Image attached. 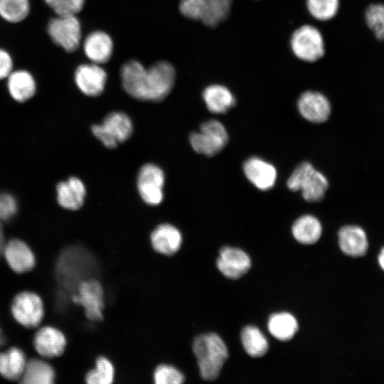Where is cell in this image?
<instances>
[{
    "instance_id": "obj_1",
    "label": "cell",
    "mask_w": 384,
    "mask_h": 384,
    "mask_svg": "<svg viewBox=\"0 0 384 384\" xmlns=\"http://www.w3.org/2000/svg\"><path fill=\"white\" fill-rule=\"evenodd\" d=\"M120 76L123 88L130 96L139 100L159 102L173 89L176 71L167 61H159L146 68L138 60H132L123 65Z\"/></svg>"
},
{
    "instance_id": "obj_2",
    "label": "cell",
    "mask_w": 384,
    "mask_h": 384,
    "mask_svg": "<svg viewBox=\"0 0 384 384\" xmlns=\"http://www.w3.org/2000/svg\"><path fill=\"white\" fill-rule=\"evenodd\" d=\"M201 378L215 380L228 358V348L216 334L209 333L196 336L192 344Z\"/></svg>"
},
{
    "instance_id": "obj_3",
    "label": "cell",
    "mask_w": 384,
    "mask_h": 384,
    "mask_svg": "<svg viewBox=\"0 0 384 384\" xmlns=\"http://www.w3.org/2000/svg\"><path fill=\"white\" fill-rule=\"evenodd\" d=\"M287 186L290 191H300L305 201L319 202L324 197L329 182L324 174L309 162L304 161L294 169L287 181Z\"/></svg>"
},
{
    "instance_id": "obj_4",
    "label": "cell",
    "mask_w": 384,
    "mask_h": 384,
    "mask_svg": "<svg viewBox=\"0 0 384 384\" xmlns=\"http://www.w3.org/2000/svg\"><path fill=\"white\" fill-rule=\"evenodd\" d=\"M91 260L78 247L68 248L58 258L56 272L59 282L67 290L75 292L78 284L89 277Z\"/></svg>"
},
{
    "instance_id": "obj_5",
    "label": "cell",
    "mask_w": 384,
    "mask_h": 384,
    "mask_svg": "<svg viewBox=\"0 0 384 384\" xmlns=\"http://www.w3.org/2000/svg\"><path fill=\"white\" fill-rule=\"evenodd\" d=\"M232 3L233 0H181L179 11L186 18L212 28L228 18Z\"/></svg>"
},
{
    "instance_id": "obj_6",
    "label": "cell",
    "mask_w": 384,
    "mask_h": 384,
    "mask_svg": "<svg viewBox=\"0 0 384 384\" xmlns=\"http://www.w3.org/2000/svg\"><path fill=\"white\" fill-rule=\"evenodd\" d=\"M92 132L105 146L114 149L131 137L133 124L125 113L112 112L106 116L102 124L93 125Z\"/></svg>"
},
{
    "instance_id": "obj_7",
    "label": "cell",
    "mask_w": 384,
    "mask_h": 384,
    "mask_svg": "<svg viewBox=\"0 0 384 384\" xmlns=\"http://www.w3.org/2000/svg\"><path fill=\"white\" fill-rule=\"evenodd\" d=\"M192 148L198 154L213 156L227 144L228 132L223 124L216 119H210L201 124L200 131L189 136Z\"/></svg>"
},
{
    "instance_id": "obj_8",
    "label": "cell",
    "mask_w": 384,
    "mask_h": 384,
    "mask_svg": "<svg viewBox=\"0 0 384 384\" xmlns=\"http://www.w3.org/2000/svg\"><path fill=\"white\" fill-rule=\"evenodd\" d=\"M290 46L294 55L305 62H315L325 53L323 36L316 28L311 25L302 26L294 31Z\"/></svg>"
},
{
    "instance_id": "obj_9",
    "label": "cell",
    "mask_w": 384,
    "mask_h": 384,
    "mask_svg": "<svg viewBox=\"0 0 384 384\" xmlns=\"http://www.w3.org/2000/svg\"><path fill=\"white\" fill-rule=\"evenodd\" d=\"M14 319L27 329L40 325L44 314V304L41 297L31 291H23L14 297L11 304Z\"/></svg>"
},
{
    "instance_id": "obj_10",
    "label": "cell",
    "mask_w": 384,
    "mask_h": 384,
    "mask_svg": "<svg viewBox=\"0 0 384 384\" xmlns=\"http://www.w3.org/2000/svg\"><path fill=\"white\" fill-rule=\"evenodd\" d=\"M47 32L57 46L67 52L78 49L81 40V26L75 15H57L48 23Z\"/></svg>"
},
{
    "instance_id": "obj_11",
    "label": "cell",
    "mask_w": 384,
    "mask_h": 384,
    "mask_svg": "<svg viewBox=\"0 0 384 384\" xmlns=\"http://www.w3.org/2000/svg\"><path fill=\"white\" fill-rule=\"evenodd\" d=\"M71 300L83 308L87 319L92 321L102 319L104 291L100 282L97 279L87 278L82 281L72 294Z\"/></svg>"
},
{
    "instance_id": "obj_12",
    "label": "cell",
    "mask_w": 384,
    "mask_h": 384,
    "mask_svg": "<svg viewBox=\"0 0 384 384\" xmlns=\"http://www.w3.org/2000/svg\"><path fill=\"white\" fill-rule=\"evenodd\" d=\"M165 175L162 169L154 164L143 165L138 173L137 186L142 199L149 206H157L164 199L163 188Z\"/></svg>"
},
{
    "instance_id": "obj_13",
    "label": "cell",
    "mask_w": 384,
    "mask_h": 384,
    "mask_svg": "<svg viewBox=\"0 0 384 384\" xmlns=\"http://www.w3.org/2000/svg\"><path fill=\"white\" fill-rule=\"evenodd\" d=\"M33 344L36 351L43 358H53L61 356L66 347L64 334L58 329L46 326L36 332Z\"/></svg>"
},
{
    "instance_id": "obj_14",
    "label": "cell",
    "mask_w": 384,
    "mask_h": 384,
    "mask_svg": "<svg viewBox=\"0 0 384 384\" xmlns=\"http://www.w3.org/2000/svg\"><path fill=\"white\" fill-rule=\"evenodd\" d=\"M107 75L97 63L80 65L75 72V82L78 89L85 95L96 97L105 89Z\"/></svg>"
},
{
    "instance_id": "obj_15",
    "label": "cell",
    "mask_w": 384,
    "mask_h": 384,
    "mask_svg": "<svg viewBox=\"0 0 384 384\" xmlns=\"http://www.w3.org/2000/svg\"><path fill=\"white\" fill-rule=\"evenodd\" d=\"M300 114L314 123L326 122L331 114V104L322 93L316 91L303 92L297 100Z\"/></svg>"
},
{
    "instance_id": "obj_16",
    "label": "cell",
    "mask_w": 384,
    "mask_h": 384,
    "mask_svg": "<svg viewBox=\"0 0 384 384\" xmlns=\"http://www.w3.org/2000/svg\"><path fill=\"white\" fill-rule=\"evenodd\" d=\"M216 265L224 276L237 279L248 272L251 261L243 250L233 247H223L220 250Z\"/></svg>"
},
{
    "instance_id": "obj_17",
    "label": "cell",
    "mask_w": 384,
    "mask_h": 384,
    "mask_svg": "<svg viewBox=\"0 0 384 384\" xmlns=\"http://www.w3.org/2000/svg\"><path fill=\"white\" fill-rule=\"evenodd\" d=\"M2 254L9 267L16 273L28 272L36 265V257L32 250L21 240L12 239L6 242Z\"/></svg>"
},
{
    "instance_id": "obj_18",
    "label": "cell",
    "mask_w": 384,
    "mask_h": 384,
    "mask_svg": "<svg viewBox=\"0 0 384 384\" xmlns=\"http://www.w3.org/2000/svg\"><path fill=\"white\" fill-rule=\"evenodd\" d=\"M242 169L248 181L259 190H270L276 182L277 172L275 167L261 158H249L244 162Z\"/></svg>"
},
{
    "instance_id": "obj_19",
    "label": "cell",
    "mask_w": 384,
    "mask_h": 384,
    "mask_svg": "<svg viewBox=\"0 0 384 384\" xmlns=\"http://www.w3.org/2000/svg\"><path fill=\"white\" fill-rule=\"evenodd\" d=\"M153 249L164 255L171 256L181 248L183 238L179 230L169 223L159 225L151 233Z\"/></svg>"
},
{
    "instance_id": "obj_20",
    "label": "cell",
    "mask_w": 384,
    "mask_h": 384,
    "mask_svg": "<svg viewBox=\"0 0 384 384\" xmlns=\"http://www.w3.org/2000/svg\"><path fill=\"white\" fill-rule=\"evenodd\" d=\"M57 201L63 208L76 210L85 201L86 188L84 183L75 176L59 182L56 186Z\"/></svg>"
},
{
    "instance_id": "obj_21",
    "label": "cell",
    "mask_w": 384,
    "mask_h": 384,
    "mask_svg": "<svg viewBox=\"0 0 384 384\" xmlns=\"http://www.w3.org/2000/svg\"><path fill=\"white\" fill-rule=\"evenodd\" d=\"M83 50L88 59L100 65L110 60L113 51V42L107 33L95 31L85 39Z\"/></svg>"
},
{
    "instance_id": "obj_22",
    "label": "cell",
    "mask_w": 384,
    "mask_h": 384,
    "mask_svg": "<svg viewBox=\"0 0 384 384\" xmlns=\"http://www.w3.org/2000/svg\"><path fill=\"white\" fill-rule=\"evenodd\" d=\"M338 245L343 253L351 257H361L368 250L365 231L357 225H345L338 233Z\"/></svg>"
},
{
    "instance_id": "obj_23",
    "label": "cell",
    "mask_w": 384,
    "mask_h": 384,
    "mask_svg": "<svg viewBox=\"0 0 384 384\" xmlns=\"http://www.w3.org/2000/svg\"><path fill=\"white\" fill-rule=\"evenodd\" d=\"M7 88L11 97L18 102L32 98L36 92V82L27 70L12 71L7 78Z\"/></svg>"
},
{
    "instance_id": "obj_24",
    "label": "cell",
    "mask_w": 384,
    "mask_h": 384,
    "mask_svg": "<svg viewBox=\"0 0 384 384\" xmlns=\"http://www.w3.org/2000/svg\"><path fill=\"white\" fill-rule=\"evenodd\" d=\"M27 361L24 351L16 346L0 352V375L9 380H20Z\"/></svg>"
},
{
    "instance_id": "obj_25",
    "label": "cell",
    "mask_w": 384,
    "mask_h": 384,
    "mask_svg": "<svg viewBox=\"0 0 384 384\" xmlns=\"http://www.w3.org/2000/svg\"><path fill=\"white\" fill-rule=\"evenodd\" d=\"M202 96L208 110L214 114H224L235 104L233 93L222 85L213 84L206 87Z\"/></svg>"
},
{
    "instance_id": "obj_26",
    "label": "cell",
    "mask_w": 384,
    "mask_h": 384,
    "mask_svg": "<svg viewBox=\"0 0 384 384\" xmlns=\"http://www.w3.org/2000/svg\"><path fill=\"white\" fill-rule=\"evenodd\" d=\"M55 379V370L50 363L43 359L32 358L27 361L20 380L26 384H51Z\"/></svg>"
},
{
    "instance_id": "obj_27",
    "label": "cell",
    "mask_w": 384,
    "mask_h": 384,
    "mask_svg": "<svg viewBox=\"0 0 384 384\" xmlns=\"http://www.w3.org/2000/svg\"><path fill=\"white\" fill-rule=\"evenodd\" d=\"M294 238L300 243L314 244L321 237L322 228L319 220L311 215H304L297 218L292 225Z\"/></svg>"
},
{
    "instance_id": "obj_28",
    "label": "cell",
    "mask_w": 384,
    "mask_h": 384,
    "mask_svg": "<svg viewBox=\"0 0 384 384\" xmlns=\"http://www.w3.org/2000/svg\"><path fill=\"white\" fill-rule=\"evenodd\" d=\"M268 329L275 338L287 341L292 339L297 333L298 324L297 319L289 313H277L269 318Z\"/></svg>"
},
{
    "instance_id": "obj_29",
    "label": "cell",
    "mask_w": 384,
    "mask_h": 384,
    "mask_svg": "<svg viewBox=\"0 0 384 384\" xmlns=\"http://www.w3.org/2000/svg\"><path fill=\"white\" fill-rule=\"evenodd\" d=\"M241 341L247 353L254 358L263 356L268 351L267 340L255 326H247L241 331Z\"/></svg>"
},
{
    "instance_id": "obj_30",
    "label": "cell",
    "mask_w": 384,
    "mask_h": 384,
    "mask_svg": "<svg viewBox=\"0 0 384 384\" xmlns=\"http://www.w3.org/2000/svg\"><path fill=\"white\" fill-rule=\"evenodd\" d=\"M114 378V366L105 356H99L95 361V368L85 375V381L88 384H111Z\"/></svg>"
},
{
    "instance_id": "obj_31",
    "label": "cell",
    "mask_w": 384,
    "mask_h": 384,
    "mask_svg": "<svg viewBox=\"0 0 384 384\" xmlns=\"http://www.w3.org/2000/svg\"><path fill=\"white\" fill-rule=\"evenodd\" d=\"M29 11V0H0V16L9 23L23 21Z\"/></svg>"
},
{
    "instance_id": "obj_32",
    "label": "cell",
    "mask_w": 384,
    "mask_h": 384,
    "mask_svg": "<svg viewBox=\"0 0 384 384\" xmlns=\"http://www.w3.org/2000/svg\"><path fill=\"white\" fill-rule=\"evenodd\" d=\"M309 14L319 21L334 18L339 8V0H306Z\"/></svg>"
},
{
    "instance_id": "obj_33",
    "label": "cell",
    "mask_w": 384,
    "mask_h": 384,
    "mask_svg": "<svg viewBox=\"0 0 384 384\" xmlns=\"http://www.w3.org/2000/svg\"><path fill=\"white\" fill-rule=\"evenodd\" d=\"M365 20L375 38L384 41V4L369 5L365 11Z\"/></svg>"
},
{
    "instance_id": "obj_34",
    "label": "cell",
    "mask_w": 384,
    "mask_h": 384,
    "mask_svg": "<svg viewBox=\"0 0 384 384\" xmlns=\"http://www.w3.org/2000/svg\"><path fill=\"white\" fill-rule=\"evenodd\" d=\"M154 380L156 384H181L185 377L176 367L169 364H160L154 371Z\"/></svg>"
},
{
    "instance_id": "obj_35",
    "label": "cell",
    "mask_w": 384,
    "mask_h": 384,
    "mask_svg": "<svg viewBox=\"0 0 384 384\" xmlns=\"http://www.w3.org/2000/svg\"><path fill=\"white\" fill-rule=\"evenodd\" d=\"M56 15H76L83 8L85 0H44Z\"/></svg>"
},
{
    "instance_id": "obj_36",
    "label": "cell",
    "mask_w": 384,
    "mask_h": 384,
    "mask_svg": "<svg viewBox=\"0 0 384 384\" xmlns=\"http://www.w3.org/2000/svg\"><path fill=\"white\" fill-rule=\"evenodd\" d=\"M18 203L16 198L9 193H0V221H8L17 213Z\"/></svg>"
},
{
    "instance_id": "obj_37",
    "label": "cell",
    "mask_w": 384,
    "mask_h": 384,
    "mask_svg": "<svg viewBox=\"0 0 384 384\" xmlns=\"http://www.w3.org/2000/svg\"><path fill=\"white\" fill-rule=\"evenodd\" d=\"M13 60L10 54L0 48V80L7 78L13 71Z\"/></svg>"
},
{
    "instance_id": "obj_38",
    "label": "cell",
    "mask_w": 384,
    "mask_h": 384,
    "mask_svg": "<svg viewBox=\"0 0 384 384\" xmlns=\"http://www.w3.org/2000/svg\"><path fill=\"white\" fill-rule=\"evenodd\" d=\"M378 260L380 267L384 270V247L381 250Z\"/></svg>"
},
{
    "instance_id": "obj_39",
    "label": "cell",
    "mask_w": 384,
    "mask_h": 384,
    "mask_svg": "<svg viewBox=\"0 0 384 384\" xmlns=\"http://www.w3.org/2000/svg\"><path fill=\"white\" fill-rule=\"evenodd\" d=\"M4 245V244L3 242L2 230H1V226H0V254L2 253Z\"/></svg>"
},
{
    "instance_id": "obj_40",
    "label": "cell",
    "mask_w": 384,
    "mask_h": 384,
    "mask_svg": "<svg viewBox=\"0 0 384 384\" xmlns=\"http://www.w3.org/2000/svg\"><path fill=\"white\" fill-rule=\"evenodd\" d=\"M3 343H4V337H3L1 330L0 329V346L3 344Z\"/></svg>"
}]
</instances>
